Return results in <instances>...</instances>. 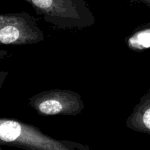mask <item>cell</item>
<instances>
[{"label": "cell", "instance_id": "6da1fadb", "mask_svg": "<svg viewBox=\"0 0 150 150\" xmlns=\"http://www.w3.org/2000/svg\"><path fill=\"white\" fill-rule=\"evenodd\" d=\"M0 144L32 150L89 149L83 144L51 138L36 126L0 117Z\"/></svg>", "mask_w": 150, "mask_h": 150}, {"label": "cell", "instance_id": "7a4b0ae2", "mask_svg": "<svg viewBox=\"0 0 150 150\" xmlns=\"http://www.w3.org/2000/svg\"><path fill=\"white\" fill-rule=\"evenodd\" d=\"M45 22L59 29H82L92 26L95 18L84 0H23Z\"/></svg>", "mask_w": 150, "mask_h": 150}, {"label": "cell", "instance_id": "3957f363", "mask_svg": "<svg viewBox=\"0 0 150 150\" xmlns=\"http://www.w3.org/2000/svg\"><path fill=\"white\" fill-rule=\"evenodd\" d=\"M44 32L26 12L0 14V45H26L42 42Z\"/></svg>", "mask_w": 150, "mask_h": 150}, {"label": "cell", "instance_id": "277c9868", "mask_svg": "<svg viewBox=\"0 0 150 150\" xmlns=\"http://www.w3.org/2000/svg\"><path fill=\"white\" fill-rule=\"evenodd\" d=\"M29 105L40 116H76L85 105L78 92L69 89L43 91L29 98Z\"/></svg>", "mask_w": 150, "mask_h": 150}, {"label": "cell", "instance_id": "5b68a950", "mask_svg": "<svg viewBox=\"0 0 150 150\" xmlns=\"http://www.w3.org/2000/svg\"><path fill=\"white\" fill-rule=\"evenodd\" d=\"M130 130L150 135V90L141 98L126 120Z\"/></svg>", "mask_w": 150, "mask_h": 150}, {"label": "cell", "instance_id": "8992f818", "mask_svg": "<svg viewBox=\"0 0 150 150\" xmlns=\"http://www.w3.org/2000/svg\"><path fill=\"white\" fill-rule=\"evenodd\" d=\"M127 48L133 51L141 52L150 48V23L137 28L125 38Z\"/></svg>", "mask_w": 150, "mask_h": 150}, {"label": "cell", "instance_id": "52a82bcc", "mask_svg": "<svg viewBox=\"0 0 150 150\" xmlns=\"http://www.w3.org/2000/svg\"><path fill=\"white\" fill-rule=\"evenodd\" d=\"M7 76H8V73H7V72L0 71V90H1V89L2 88L3 84H4Z\"/></svg>", "mask_w": 150, "mask_h": 150}, {"label": "cell", "instance_id": "ba28073f", "mask_svg": "<svg viewBox=\"0 0 150 150\" xmlns=\"http://www.w3.org/2000/svg\"><path fill=\"white\" fill-rule=\"evenodd\" d=\"M9 55V52L6 50H1L0 49V60L3 59L7 57Z\"/></svg>", "mask_w": 150, "mask_h": 150}, {"label": "cell", "instance_id": "9c48e42d", "mask_svg": "<svg viewBox=\"0 0 150 150\" xmlns=\"http://www.w3.org/2000/svg\"><path fill=\"white\" fill-rule=\"evenodd\" d=\"M137 1H141V2L144 3V4H145L148 7H150V0H137Z\"/></svg>", "mask_w": 150, "mask_h": 150}, {"label": "cell", "instance_id": "30bf717a", "mask_svg": "<svg viewBox=\"0 0 150 150\" xmlns=\"http://www.w3.org/2000/svg\"><path fill=\"white\" fill-rule=\"evenodd\" d=\"M0 150H1V146H0Z\"/></svg>", "mask_w": 150, "mask_h": 150}]
</instances>
